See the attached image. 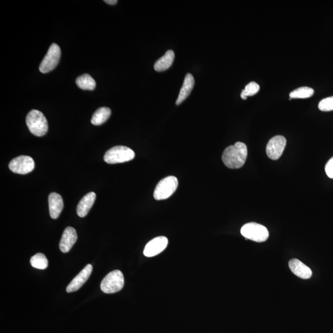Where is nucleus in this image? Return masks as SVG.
I'll list each match as a JSON object with an SVG mask.
<instances>
[{"label": "nucleus", "mask_w": 333, "mask_h": 333, "mask_svg": "<svg viewBox=\"0 0 333 333\" xmlns=\"http://www.w3.org/2000/svg\"><path fill=\"white\" fill-rule=\"evenodd\" d=\"M49 214L52 219H57L61 214L64 207L62 198L56 193H52L48 198Z\"/></svg>", "instance_id": "nucleus-13"}, {"label": "nucleus", "mask_w": 333, "mask_h": 333, "mask_svg": "<svg viewBox=\"0 0 333 333\" xmlns=\"http://www.w3.org/2000/svg\"><path fill=\"white\" fill-rule=\"evenodd\" d=\"M260 90V86L255 82H251L248 83L245 86V88L242 91L241 94V98L243 99H247L248 96L254 95L259 92Z\"/></svg>", "instance_id": "nucleus-22"}, {"label": "nucleus", "mask_w": 333, "mask_h": 333, "mask_svg": "<svg viewBox=\"0 0 333 333\" xmlns=\"http://www.w3.org/2000/svg\"><path fill=\"white\" fill-rule=\"evenodd\" d=\"M111 111L108 107H100L96 110L91 118V122L94 125H101L108 120L111 116Z\"/></svg>", "instance_id": "nucleus-18"}, {"label": "nucleus", "mask_w": 333, "mask_h": 333, "mask_svg": "<svg viewBox=\"0 0 333 333\" xmlns=\"http://www.w3.org/2000/svg\"><path fill=\"white\" fill-rule=\"evenodd\" d=\"M124 286V277L121 272L114 271L107 274L101 283L102 292L106 294L119 292Z\"/></svg>", "instance_id": "nucleus-5"}, {"label": "nucleus", "mask_w": 333, "mask_h": 333, "mask_svg": "<svg viewBox=\"0 0 333 333\" xmlns=\"http://www.w3.org/2000/svg\"><path fill=\"white\" fill-rule=\"evenodd\" d=\"M314 94V90L313 88L308 87V86H304V87L299 88L296 90L290 93V98H310Z\"/></svg>", "instance_id": "nucleus-21"}, {"label": "nucleus", "mask_w": 333, "mask_h": 333, "mask_svg": "<svg viewBox=\"0 0 333 333\" xmlns=\"http://www.w3.org/2000/svg\"><path fill=\"white\" fill-rule=\"evenodd\" d=\"M241 235L246 240H251L258 243L264 242L268 239L269 233L266 227L257 223H249L241 228Z\"/></svg>", "instance_id": "nucleus-4"}, {"label": "nucleus", "mask_w": 333, "mask_h": 333, "mask_svg": "<svg viewBox=\"0 0 333 333\" xmlns=\"http://www.w3.org/2000/svg\"><path fill=\"white\" fill-rule=\"evenodd\" d=\"M175 54L172 50H169L161 58L157 60L154 64V70L157 72H162L166 70L173 64L174 61Z\"/></svg>", "instance_id": "nucleus-17"}, {"label": "nucleus", "mask_w": 333, "mask_h": 333, "mask_svg": "<svg viewBox=\"0 0 333 333\" xmlns=\"http://www.w3.org/2000/svg\"><path fill=\"white\" fill-rule=\"evenodd\" d=\"M9 168L15 174L25 175L33 171L35 168V162L30 156H20L15 157L10 162Z\"/></svg>", "instance_id": "nucleus-8"}, {"label": "nucleus", "mask_w": 333, "mask_h": 333, "mask_svg": "<svg viewBox=\"0 0 333 333\" xmlns=\"http://www.w3.org/2000/svg\"><path fill=\"white\" fill-rule=\"evenodd\" d=\"M289 267L293 274L301 279H309L313 275L311 269L298 259H292L289 262Z\"/></svg>", "instance_id": "nucleus-14"}, {"label": "nucleus", "mask_w": 333, "mask_h": 333, "mask_svg": "<svg viewBox=\"0 0 333 333\" xmlns=\"http://www.w3.org/2000/svg\"><path fill=\"white\" fill-rule=\"evenodd\" d=\"M96 198V194L90 192L81 199L78 204L77 212L80 217H85L90 211Z\"/></svg>", "instance_id": "nucleus-15"}, {"label": "nucleus", "mask_w": 333, "mask_h": 333, "mask_svg": "<svg viewBox=\"0 0 333 333\" xmlns=\"http://www.w3.org/2000/svg\"><path fill=\"white\" fill-rule=\"evenodd\" d=\"M325 172L330 178H333V157L330 159L325 166Z\"/></svg>", "instance_id": "nucleus-24"}, {"label": "nucleus", "mask_w": 333, "mask_h": 333, "mask_svg": "<svg viewBox=\"0 0 333 333\" xmlns=\"http://www.w3.org/2000/svg\"><path fill=\"white\" fill-rule=\"evenodd\" d=\"M178 179L174 176H169L161 180L157 185L154 192L156 200H164L171 196L177 190Z\"/></svg>", "instance_id": "nucleus-6"}, {"label": "nucleus", "mask_w": 333, "mask_h": 333, "mask_svg": "<svg viewBox=\"0 0 333 333\" xmlns=\"http://www.w3.org/2000/svg\"><path fill=\"white\" fill-rule=\"evenodd\" d=\"M77 240V232L73 228L67 227L63 233L59 248L62 253H67L71 250Z\"/></svg>", "instance_id": "nucleus-12"}, {"label": "nucleus", "mask_w": 333, "mask_h": 333, "mask_svg": "<svg viewBox=\"0 0 333 333\" xmlns=\"http://www.w3.org/2000/svg\"><path fill=\"white\" fill-rule=\"evenodd\" d=\"M194 85H195V79H194L193 75L191 73H187L185 76L184 82H183L182 87L181 88L179 95L177 99V105L182 103L183 101L188 98L193 90Z\"/></svg>", "instance_id": "nucleus-16"}, {"label": "nucleus", "mask_w": 333, "mask_h": 333, "mask_svg": "<svg viewBox=\"0 0 333 333\" xmlns=\"http://www.w3.org/2000/svg\"><path fill=\"white\" fill-rule=\"evenodd\" d=\"M168 245V239L165 237H159L149 241L144 250V255L148 258L156 256L161 253Z\"/></svg>", "instance_id": "nucleus-10"}, {"label": "nucleus", "mask_w": 333, "mask_h": 333, "mask_svg": "<svg viewBox=\"0 0 333 333\" xmlns=\"http://www.w3.org/2000/svg\"><path fill=\"white\" fill-rule=\"evenodd\" d=\"M247 156V146L244 143L237 142L225 149L222 161L230 169H240L245 165Z\"/></svg>", "instance_id": "nucleus-1"}, {"label": "nucleus", "mask_w": 333, "mask_h": 333, "mask_svg": "<svg viewBox=\"0 0 333 333\" xmlns=\"http://www.w3.org/2000/svg\"><path fill=\"white\" fill-rule=\"evenodd\" d=\"M30 264L33 268L44 270L48 267V261L43 254L38 253L31 257Z\"/></svg>", "instance_id": "nucleus-20"}, {"label": "nucleus", "mask_w": 333, "mask_h": 333, "mask_svg": "<svg viewBox=\"0 0 333 333\" xmlns=\"http://www.w3.org/2000/svg\"><path fill=\"white\" fill-rule=\"evenodd\" d=\"M135 156L134 151L127 146H117L109 149L104 156V161L107 164L124 163L132 161Z\"/></svg>", "instance_id": "nucleus-3"}, {"label": "nucleus", "mask_w": 333, "mask_h": 333, "mask_svg": "<svg viewBox=\"0 0 333 333\" xmlns=\"http://www.w3.org/2000/svg\"><path fill=\"white\" fill-rule=\"evenodd\" d=\"M26 124L31 134L43 136L48 132V125L45 116L38 110H31L26 117Z\"/></svg>", "instance_id": "nucleus-2"}, {"label": "nucleus", "mask_w": 333, "mask_h": 333, "mask_svg": "<svg viewBox=\"0 0 333 333\" xmlns=\"http://www.w3.org/2000/svg\"><path fill=\"white\" fill-rule=\"evenodd\" d=\"M105 2H106L107 4L114 5L117 3V0H105Z\"/></svg>", "instance_id": "nucleus-25"}, {"label": "nucleus", "mask_w": 333, "mask_h": 333, "mask_svg": "<svg viewBox=\"0 0 333 333\" xmlns=\"http://www.w3.org/2000/svg\"><path fill=\"white\" fill-rule=\"evenodd\" d=\"M287 145V140L284 136L277 135L270 140L267 144V156L272 160H278L282 156Z\"/></svg>", "instance_id": "nucleus-9"}, {"label": "nucleus", "mask_w": 333, "mask_h": 333, "mask_svg": "<svg viewBox=\"0 0 333 333\" xmlns=\"http://www.w3.org/2000/svg\"><path fill=\"white\" fill-rule=\"evenodd\" d=\"M319 108L324 112L333 111V96L322 99L319 104Z\"/></svg>", "instance_id": "nucleus-23"}, {"label": "nucleus", "mask_w": 333, "mask_h": 333, "mask_svg": "<svg viewBox=\"0 0 333 333\" xmlns=\"http://www.w3.org/2000/svg\"><path fill=\"white\" fill-rule=\"evenodd\" d=\"M76 84L78 87L83 90H94L96 87V82L89 74H83L76 79Z\"/></svg>", "instance_id": "nucleus-19"}, {"label": "nucleus", "mask_w": 333, "mask_h": 333, "mask_svg": "<svg viewBox=\"0 0 333 333\" xmlns=\"http://www.w3.org/2000/svg\"><path fill=\"white\" fill-rule=\"evenodd\" d=\"M93 267L90 264L85 267L82 271L72 280L67 287V293L77 292L87 281L92 273Z\"/></svg>", "instance_id": "nucleus-11"}, {"label": "nucleus", "mask_w": 333, "mask_h": 333, "mask_svg": "<svg viewBox=\"0 0 333 333\" xmlns=\"http://www.w3.org/2000/svg\"><path fill=\"white\" fill-rule=\"evenodd\" d=\"M61 56V51L59 46L56 43L52 44L46 56L42 60L39 67L40 71L43 73L51 72L58 64Z\"/></svg>", "instance_id": "nucleus-7"}]
</instances>
